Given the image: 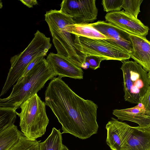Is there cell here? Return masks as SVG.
<instances>
[{
    "label": "cell",
    "instance_id": "cell-14",
    "mask_svg": "<svg viewBox=\"0 0 150 150\" xmlns=\"http://www.w3.org/2000/svg\"><path fill=\"white\" fill-rule=\"evenodd\" d=\"M112 114L122 121H129L138 124L141 127H150V111L146 109L141 103L132 108L114 110Z\"/></svg>",
    "mask_w": 150,
    "mask_h": 150
},
{
    "label": "cell",
    "instance_id": "cell-9",
    "mask_svg": "<svg viewBox=\"0 0 150 150\" xmlns=\"http://www.w3.org/2000/svg\"><path fill=\"white\" fill-rule=\"evenodd\" d=\"M95 0H64L59 11L71 16L76 24L92 23L97 18Z\"/></svg>",
    "mask_w": 150,
    "mask_h": 150
},
{
    "label": "cell",
    "instance_id": "cell-24",
    "mask_svg": "<svg viewBox=\"0 0 150 150\" xmlns=\"http://www.w3.org/2000/svg\"><path fill=\"white\" fill-rule=\"evenodd\" d=\"M150 87L148 89L146 92L143 96L140 103H142L147 110L150 111Z\"/></svg>",
    "mask_w": 150,
    "mask_h": 150
},
{
    "label": "cell",
    "instance_id": "cell-11",
    "mask_svg": "<svg viewBox=\"0 0 150 150\" xmlns=\"http://www.w3.org/2000/svg\"><path fill=\"white\" fill-rule=\"evenodd\" d=\"M46 60L56 76L82 79L83 72L82 68L68 58L57 54L50 53Z\"/></svg>",
    "mask_w": 150,
    "mask_h": 150
},
{
    "label": "cell",
    "instance_id": "cell-22",
    "mask_svg": "<svg viewBox=\"0 0 150 150\" xmlns=\"http://www.w3.org/2000/svg\"><path fill=\"white\" fill-rule=\"evenodd\" d=\"M107 60L105 57L96 56H86L85 62L87 63L91 69L96 70L100 67L101 62L103 60Z\"/></svg>",
    "mask_w": 150,
    "mask_h": 150
},
{
    "label": "cell",
    "instance_id": "cell-12",
    "mask_svg": "<svg viewBox=\"0 0 150 150\" xmlns=\"http://www.w3.org/2000/svg\"><path fill=\"white\" fill-rule=\"evenodd\" d=\"M90 24L98 31L121 46L129 54L132 46L129 37L130 34L111 23L99 21Z\"/></svg>",
    "mask_w": 150,
    "mask_h": 150
},
{
    "label": "cell",
    "instance_id": "cell-19",
    "mask_svg": "<svg viewBox=\"0 0 150 150\" xmlns=\"http://www.w3.org/2000/svg\"><path fill=\"white\" fill-rule=\"evenodd\" d=\"M40 142L30 140L22 134L17 142L9 150H40Z\"/></svg>",
    "mask_w": 150,
    "mask_h": 150
},
{
    "label": "cell",
    "instance_id": "cell-3",
    "mask_svg": "<svg viewBox=\"0 0 150 150\" xmlns=\"http://www.w3.org/2000/svg\"><path fill=\"white\" fill-rule=\"evenodd\" d=\"M45 17L57 54L68 58L81 68L85 63L86 56L76 48L75 35L64 29L67 25L75 23L72 18L56 9L46 11Z\"/></svg>",
    "mask_w": 150,
    "mask_h": 150
},
{
    "label": "cell",
    "instance_id": "cell-27",
    "mask_svg": "<svg viewBox=\"0 0 150 150\" xmlns=\"http://www.w3.org/2000/svg\"><path fill=\"white\" fill-rule=\"evenodd\" d=\"M3 7L2 2L0 0V8H1Z\"/></svg>",
    "mask_w": 150,
    "mask_h": 150
},
{
    "label": "cell",
    "instance_id": "cell-1",
    "mask_svg": "<svg viewBox=\"0 0 150 150\" xmlns=\"http://www.w3.org/2000/svg\"><path fill=\"white\" fill-rule=\"evenodd\" d=\"M58 76L49 83L45 103L62 126V133H69L83 139L97 133V104L74 92Z\"/></svg>",
    "mask_w": 150,
    "mask_h": 150
},
{
    "label": "cell",
    "instance_id": "cell-16",
    "mask_svg": "<svg viewBox=\"0 0 150 150\" xmlns=\"http://www.w3.org/2000/svg\"><path fill=\"white\" fill-rule=\"evenodd\" d=\"M23 134L13 124L0 132V150H9Z\"/></svg>",
    "mask_w": 150,
    "mask_h": 150
},
{
    "label": "cell",
    "instance_id": "cell-7",
    "mask_svg": "<svg viewBox=\"0 0 150 150\" xmlns=\"http://www.w3.org/2000/svg\"><path fill=\"white\" fill-rule=\"evenodd\" d=\"M111 135L117 150H150V127H131L115 118Z\"/></svg>",
    "mask_w": 150,
    "mask_h": 150
},
{
    "label": "cell",
    "instance_id": "cell-8",
    "mask_svg": "<svg viewBox=\"0 0 150 150\" xmlns=\"http://www.w3.org/2000/svg\"><path fill=\"white\" fill-rule=\"evenodd\" d=\"M76 48L86 56H96L105 58L107 60L122 61L130 58L129 53L108 38H90L75 35Z\"/></svg>",
    "mask_w": 150,
    "mask_h": 150
},
{
    "label": "cell",
    "instance_id": "cell-15",
    "mask_svg": "<svg viewBox=\"0 0 150 150\" xmlns=\"http://www.w3.org/2000/svg\"><path fill=\"white\" fill-rule=\"evenodd\" d=\"M64 29L68 32L79 36L90 38H107L90 24H73L66 25Z\"/></svg>",
    "mask_w": 150,
    "mask_h": 150
},
{
    "label": "cell",
    "instance_id": "cell-13",
    "mask_svg": "<svg viewBox=\"0 0 150 150\" xmlns=\"http://www.w3.org/2000/svg\"><path fill=\"white\" fill-rule=\"evenodd\" d=\"M132 49L130 58L141 65L147 72L150 71V42L146 37L130 34Z\"/></svg>",
    "mask_w": 150,
    "mask_h": 150
},
{
    "label": "cell",
    "instance_id": "cell-20",
    "mask_svg": "<svg viewBox=\"0 0 150 150\" xmlns=\"http://www.w3.org/2000/svg\"><path fill=\"white\" fill-rule=\"evenodd\" d=\"M143 0H123L122 8L125 12L133 17L137 18L140 12V6Z\"/></svg>",
    "mask_w": 150,
    "mask_h": 150
},
{
    "label": "cell",
    "instance_id": "cell-18",
    "mask_svg": "<svg viewBox=\"0 0 150 150\" xmlns=\"http://www.w3.org/2000/svg\"><path fill=\"white\" fill-rule=\"evenodd\" d=\"M16 113L13 109L0 106V132L14 124Z\"/></svg>",
    "mask_w": 150,
    "mask_h": 150
},
{
    "label": "cell",
    "instance_id": "cell-4",
    "mask_svg": "<svg viewBox=\"0 0 150 150\" xmlns=\"http://www.w3.org/2000/svg\"><path fill=\"white\" fill-rule=\"evenodd\" d=\"M52 46L50 38L39 30L26 48L22 52L11 57V68L0 94L6 93L11 87L22 76L28 64L35 58L45 56Z\"/></svg>",
    "mask_w": 150,
    "mask_h": 150
},
{
    "label": "cell",
    "instance_id": "cell-5",
    "mask_svg": "<svg viewBox=\"0 0 150 150\" xmlns=\"http://www.w3.org/2000/svg\"><path fill=\"white\" fill-rule=\"evenodd\" d=\"M19 126L23 135L29 139L35 140L46 132L49 120L46 110V104L35 94L22 103Z\"/></svg>",
    "mask_w": 150,
    "mask_h": 150
},
{
    "label": "cell",
    "instance_id": "cell-23",
    "mask_svg": "<svg viewBox=\"0 0 150 150\" xmlns=\"http://www.w3.org/2000/svg\"><path fill=\"white\" fill-rule=\"evenodd\" d=\"M43 56L37 57L31 61L26 67L22 78L26 75L35 65L40 63L44 58Z\"/></svg>",
    "mask_w": 150,
    "mask_h": 150
},
{
    "label": "cell",
    "instance_id": "cell-2",
    "mask_svg": "<svg viewBox=\"0 0 150 150\" xmlns=\"http://www.w3.org/2000/svg\"><path fill=\"white\" fill-rule=\"evenodd\" d=\"M56 76L44 58L25 76L20 78L13 85L9 96L0 98V106L16 110L22 103L37 94L49 80Z\"/></svg>",
    "mask_w": 150,
    "mask_h": 150
},
{
    "label": "cell",
    "instance_id": "cell-6",
    "mask_svg": "<svg viewBox=\"0 0 150 150\" xmlns=\"http://www.w3.org/2000/svg\"><path fill=\"white\" fill-rule=\"evenodd\" d=\"M120 68L123 75L124 99L138 104L150 87V71L147 72L135 61L123 60Z\"/></svg>",
    "mask_w": 150,
    "mask_h": 150
},
{
    "label": "cell",
    "instance_id": "cell-10",
    "mask_svg": "<svg viewBox=\"0 0 150 150\" xmlns=\"http://www.w3.org/2000/svg\"><path fill=\"white\" fill-rule=\"evenodd\" d=\"M105 18L106 21L130 34L146 37L148 34L149 27L137 18L125 12L124 10L108 12Z\"/></svg>",
    "mask_w": 150,
    "mask_h": 150
},
{
    "label": "cell",
    "instance_id": "cell-17",
    "mask_svg": "<svg viewBox=\"0 0 150 150\" xmlns=\"http://www.w3.org/2000/svg\"><path fill=\"white\" fill-rule=\"evenodd\" d=\"M62 133L60 129L52 128V132L47 139L40 144V150H61L63 145Z\"/></svg>",
    "mask_w": 150,
    "mask_h": 150
},
{
    "label": "cell",
    "instance_id": "cell-25",
    "mask_svg": "<svg viewBox=\"0 0 150 150\" xmlns=\"http://www.w3.org/2000/svg\"><path fill=\"white\" fill-rule=\"evenodd\" d=\"M20 1L29 8H32L34 6L38 4V1L36 0H21Z\"/></svg>",
    "mask_w": 150,
    "mask_h": 150
},
{
    "label": "cell",
    "instance_id": "cell-26",
    "mask_svg": "<svg viewBox=\"0 0 150 150\" xmlns=\"http://www.w3.org/2000/svg\"><path fill=\"white\" fill-rule=\"evenodd\" d=\"M61 150H69V149L65 145L63 144Z\"/></svg>",
    "mask_w": 150,
    "mask_h": 150
},
{
    "label": "cell",
    "instance_id": "cell-21",
    "mask_svg": "<svg viewBox=\"0 0 150 150\" xmlns=\"http://www.w3.org/2000/svg\"><path fill=\"white\" fill-rule=\"evenodd\" d=\"M123 0H103L102 4L106 12L121 11Z\"/></svg>",
    "mask_w": 150,
    "mask_h": 150
}]
</instances>
